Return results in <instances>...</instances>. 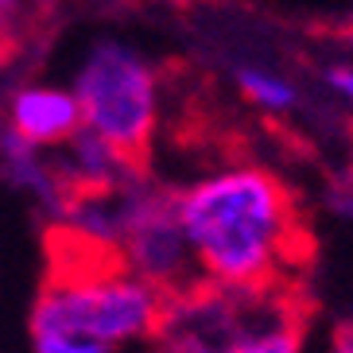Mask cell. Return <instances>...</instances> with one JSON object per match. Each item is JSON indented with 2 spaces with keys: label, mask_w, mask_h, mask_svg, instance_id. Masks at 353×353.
<instances>
[{
  "label": "cell",
  "mask_w": 353,
  "mask_h": 353,
  "mask_svg": "<svg viewBox=\"0 0 353 353\" xmlns=\"http://www.w3.org/2000/svg\"><path fill=\"white\" fill-rule=\"evenodd\" d=\"M198 280L221 288L283 283L303 256V225L283 179L256 163L198 175L175 194Z\"/></svg>",
  "instance_id": "1"
},
{
  "label": "cell",
  "mask_w": 353,
  "mask_h": 353,
  "mask_svg": "<svg viewBox=\"0 0 353 353\" xmlns=\"http://www.w3.org/2000/svg\"><path fill=\"white\" fill-rule=\"evenodd\" d=\"M70 252L59 256L51 280L35 299L32 334H74L109 350L152 342L163 295L121 264L113 252H94L59 237Z\"/></svg>",
  "instance_id": "2"
},
{
  "label": "cell",
  "mask_w": 353,
  "mask_h": 353,
  "mask_svg": "<svg viewBox=\"0 0 353 353\" xmlns=\"http://www.w3.org/2000/svg\"><path fill=\"white\" fill-rule=\"evenodd\" d=\"M82 128L140 163L159 128V74L144 51L121 39H97L74 70Z\"/></svg>",
  "instance_id": "3"
},
{
  "label": "cell",
  "mask_w": 353,
  "mask_h": 353,
  "mask_svg": "<svg viewBox=\"0 0 353 353\" xmlns=\"http://www.w3.org/2000/svg\"><path fill=\"white\" fill-rule=\"evenodd\" d=\"M299 322L288 283L221 288L198 280L163 299L152 350L156 353H233L264 330Z\"/></svg>",
  "instance_id": "4"
},
{
  "label": "cell",
  "mask_w": 353,
  "mask_h": 353,
  "mask_svg": "<svg viewBox=\"0 0 353 353\" xmlns=\"http://www.w3.org/2000/svg\"><path fill=\"white\" fill-rule=\"evenodd\" d=\"M113 256L132 276L159 291H175L198 283V268L190 256L187 233L179 225V202L171 190L148 187L144 179H132L117 194V245Z\"/></svg>",
  "instance_id": "5"
},
{
  "label": "cell",
  "mask_w": 353,
  "mask_h": 353,
  "mask_svg": "<svg viewBox=\"0 0 353 353\" xmlns=\"http://www.w3.org/2000/svg\"><path fill=\"white\" fill-rule=\"evenodd\" d=\"M8 132L39 152H59L82 132V109L74 90L63 85H23L8 101Z\"/></svg>",
  "instance_id": "6"
},
{
  "label": "cell",
  "mask_w": 353,
  "mask_h": 353,
  "mask_svg": "<svg viewBox=\"0 0 353 353\" xmlns=\"http://www.w3.org/2000/svg\"><path fill=\"white\" fill-rule=\"evenodd\" d=\"M54 167L70 194H109V190H121L132 179H140V163L125 159L85 128L66 148H59Z\"/></svg>",
  "instance_id": "7"
},
{
  "label": "cell",
  "mask_w": 353,
  "mask_h": 353,
  "mask_svg": "<svg viewBox=\"0 0 353 353\" xmlns=\"http://www.w3.org/2000/svg\"><path fill=\"white\" fill-rule=\"evenodd\" d=\"M0 175L8 179L16 190H23L28 198H35L39 206H47L51 221L63 214L66 198H70V190L59 179V167H54L51 152H39V148L23 144L20 136H12V132L0 136Z\"/></svg>",
  "instance_id": "8"
},
{
  "label": "cell",
  "mask_w": 353,
  "mask_h": 353,
  "mask_svg": "<svg viewBox=\"0 0 353 353\" xmlns=\"http://www.w3.org/2000/svg\"><path fill=\"white\" fill-rule=\"evenodd\" d=\"M237 85L241 94L249 97L256 109H264V113H291L295 105H299V90L283 78V74L268 70V66H237Z\"/></svg>",
  "instance_id": "9"
},
{
  "label": "cell",
  "mask_w": 353,
  "mask_h": 353,
  "mask_svg": "<svg viewBox=\"0 0 353 353\" xmlns=\"http://www.w3.org/2000/svg\"><path fill=\"white\" fill-rule=\"evenodd\" d=\"M303 350V330L299 322H291V326H276V330H264L249 342H241L233 353H299Z\"/></svg>",
  "instance_id": "10"
},
{
  "label": "cell",
  "mask_w": 353,
  "mask_h": 353,
  "mask_svg": "<svg viewBox=\"0 0 353 353\" xmlns=\"http://www.w3.org/2000/svg\"><path fill=\"white\" fill-rule=\"evenodd\" d=\"M32 342L35 353H121L90 338H74V334H32Z\"/></svg>",
  "instance_id": "11"
},
{
  "label": "cell",
  "mask_w": 353,
  "mask_h": 353,
  "mask_svg": "<svg viewBox=\"0 0 353 353\" xmlns=\"http://www.w3.org/2000/svg\"><path fill=\"white\" fill-rule=\"evenodd\" d=\"M326 82H330L334 94H338V97H342V101L353 109V66H350V63L326 66Z\"/></svg>",
  "instance_id": "12"
},
{
  "label": "cell",
  "mask_w": 353,
  "mask_h": 353,
  "mask_svg": "<svg viewBox=\"0 0 353 353\" xmlns=\"http://www.w3.org/2000/svg\"><path fill=\"white\" fill-rule=\"evenodd\" d=\"M330 206H338V210L345 214V218H353V175L345 179L342 187H338V190L330 194Z\"/></svg>",
  "instance_id": "13"
},
{
  "label": "cell",
  "mask_w": 353,
  "mask_h": 353,
  "mask_svg": "<svg viewBox=\"0 0 353 353\" xmlns=\"http://www.w3.org/2000/svg\"><path fill=\"white\" fill-rule=\"evenodd\" d=\"M23 0H0V20H8V16H16V8H20Z\"/></svg>",
  "instance_id": "14"
},
{
  "label": "cell",
  "mask_w": 353,
  "mask_h": 353,
  "mask_svg": "<svg viewBox=\"0 0 353 353\" xmlns=\"http://www.w3.org/2000/svg\"><path fill=\"white\" fill-rule=\"evenodd\" d=\"M338 338H345V342L353 345V314H350V322H345V326H342V334H338Z\"/></svg>",
  "instance_id": "15"
},
{
  "label": "cell",
  "mask_w": 353,
  "mask_h": 353,
  "mask_svg": "<svg viewBox=\"0 0 353 353\" xmlns=\"http://www.w3.org/2000/svg\"><path fill=\"white\" fill-rule=\"evenodd\" d=\"M330 353H353V345L345 342V338H338V342H334V350Z\"/></svg>",
  "instance_id": "16"
},
{
  "label": "cell",
  "mask_w": 353,
  "mask_h": 353,
  "mask_svg": "<svg viewBox=\"0 0 353 353\" xmlns=\"http://www.w3.org/2000/svg\"><path fill=\"white\" fill-rule=\"evenodd\" d=\"M35 4H54V0H35Z\"/></svg>",
  "instance_id": "17"
}]
</instances>
